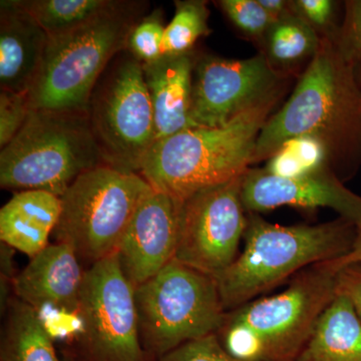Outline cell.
I'll return each mask as SVG.
<instances>
[{
    "mask_svg": "<svg viewBox=\"0 0 361 361\" xmlns=\"http://www.w3.org/2000/svg\"><path fill=\"white\" fill-rule=\"evenodd\" d=\"M303 135L326 146L330 167L342 182L360 170L361 90L355 66L341 58L329 37H322L291 96L261 130L252 165L268 160L283 142Z\"/></svg>",
    "mask_w": 361,
    "mask_h": 361,
    "instance_id": "obj_1",
    "label": "cell"
},
{
    "mask_svg": "<svg viewBox=\"0 0 361 361\" xmlns=\"http://www.w3.org/2000/svg\"><path fill=\"white\" fill-rule=\"evenodd\" d=\"M285 90L218 128H191L155 142L139 174L155 191L184 201L207 188L241 177L256 141Z\"/></svg>",
    "mask_w": 361,
    "mask_h": 361,
    "instance_id": "obj_2",
    "label": "cell"
},
{
    "mask_svg": "<svg viewBox=\"0 0 361 361\" xmlns=\"http://www.w3.org/2000/svg\"><path fill=\"white\" fill-rule=\"evenodd\" d=\"M334 260L306 268L276 295L227 311L217 336L240 361H296L320 316L336 296Z\"/></svg>",
    "mask_w": 361,
    "mask_h": 361,
    "instance_id": "obj_3",
    "label": "cell"
},
{
    "mask_svg": "<svg viewBox=\"0 0 361 361\" xmlns=\"http://www.w3.org/2000/svg\"><path fill=\"white\" fill-rule=\"evenodd\" d=\"M356 225L339 217L316 225L272 224L248 213L245 246L217 278L226 311H231L272 290L293 275L351 250Z\"/></svg>",
    "mask_w": 361,
    "mask_h": 361,
    "instance_id": "obj_4",
    "label": "cell"
},
{
    "mask_svg": "<svg viewBox=\"0 0 361 361\" xmlns=\"http://www.w3.org/2000/svg\"><path fill=\"white\" fill-rule=\"evenodd\" d=\"M142 2L118 1L90 23L49 37L30 90L32 110L87 113L90 97L108 66L127 51L142 20Z\"/></svg>",
    "mask_w": 361,
    "mask_h": 361,
    "instance_id": "obj_5",
    "label": "cell"
},
{
    "mask_svg": "<svg viewBox=\"0 0 361 361\" xmlns=\"http://www.w3.org/2000/svg\"><path fill=\"white\" fill-rule=\"evenodd\" d=\"M102 165L87 113L32 110L0 152V186L61 197L80 175Z\"/></svg>",
    "mask_w": 361,
    "mask_h": 361,
    "instance_id": "obj_6",
    "label": "cell"
},
{
    "mask_svg": "<svg viewBox=\"0 0 361 361\" xmlns=\"http://www.w3.org/2000/svg\"><path fill=\"white\" fill-rule=\"evenodd\" d=\"M135 298L142 348L157 360L217 334L227 313L217 279L176 260L135 287Z\"/></svg>",
    "mask_w": 361,
    "mask_h": 361,
    "instance_id": "obj_7",
    "label": "cell"
},
{
    "mask_svg": "<svg viewBox=\"0 0 361 361\" xmlns=\"http://www.w3.org/2000/svg\"><path fill=\"white\" fill-rule=\"evenodd\" d=\"M153 188L137 173L102 165L80 175L61 197L52 233L92 265L116 253L135 211Z\"/></svg>",
    "mask_w": 361,
    "mask_h": 361,
    "instance_id": "obj_8",
    "label": "cell"
},
{
    "mask_svg": "<svg viewBox=\"0 0 361 361\" xmlns=\"http://www.w3.org/2000/svg\"><path fill=\"white\" fill-rule=\"evenodd\" d=\"M116 58L92 92L87 115L104 164L139 174L157 141L153 106L142 63L128 51Z\"/></svg>",
    "mask_w": 361,
    "mask_h": 361,
    "instance_id": "obj_9",
    "label": "cell"
},
{
    "mask_svg": "<svg viewBox=\"0 0 361 361\" xmlns=\"http://www.w3.org/2000/svg\"><path fill=\"white\" fill-rule=\"evenodd\" d=\"M78 314L82 329L66 351L75 361H148L140 338L135 287L116 253L85 271Z\"/></svg>",
    "mask_w": 361,
    "mask_h": 361,
    "instance_id": "obj_10",
    "label": "cell"
},
{
    "mask_svg": "<svg viewBox=\"0 0 361 361\" xmlns=\"http://www.w3.org/2000/svg\"><path fill=\"white\" fill-rule=\"evenodd\" d=\"M243 176L183 201L174 260L216 279L236 260L248 224L241 198Z\"/></svg>",
    "mask_w": 361,
    "mask_h": 361,
    "instance_id": "obj_11",
    "label": "cell"
},
{
    "mask_svg": "<svg viewBox=\"0 0 361 361\" xmlns=\"http://www.w3.org/2000/svg\"><path fill=\"white\" fill-rule=\"evenodd\" d=\"M289 75L275 70L262 52L250 59L206 54L196 59L191 120L195 128H218L286 90Z\"/></svg>",
    "mask_w": 361,
    "mask_h": 361,
    "instance_id": "obj_12",
    "label": "cell"
},
{
    "mask_svg": "<svg viewBox=\"0 0 361 361\" xmlns=\"http://www.w3.org/2000/svg\"><path fill=\"white\" fill-rule=\"evenodd\" d=\"M241 198L247 213L284 206L303 210L329 208L355 225L361 222V197L344 186L331 168L297 178L277 177L263 169L250 168L242 179Z\"/></svg>",
    "mask_w": 361,
    "mask_h": 361,
    "instance_id": "obj_13",
    "label": "cell"
},
{
    "mask_svg": "<svg viewBox=\"0 0 361 361\" xmlns=\"http://www.w3.org/2000/svg\"><path fill=\"white\" fill-rule=\"evenodd\" d=\"M182 204L153 190L135 211L116 251L121 269L135 288L174 260Z\"/></svg>",
    "mask_w": 361,
    "mask_h": 361,
    "instance_id": "obj_14",
    "label": "cell"
},
{
    "mask_svg": "<svg viewBox=\"0 0 361 361\" xmlns=\"http://www.w3.org/2000/svg\"><path fill=\"white\" fill-rule=\"evenodd\" d=\"M85 271L71 246L51 244L16 274L13 293L35 311L56 307L78 312Z\"/></svg>",
    "mask_w": 361,
    "mask_h": 361,
    "instance_id": "obj_15",
    "label": "cell"
},
{
    "mask_svg": "<svg viewBox=\"0 0 361 361\" xmlns=\"http://www.w3.org/2000/svg\"><path fill=\"white\" fill-rule=\"evenodd\" d=\"M49 35L18 0L0 2V87L28 92L39 70Z\"/></svg>",
    "mask_w": 361,
    "mask_h": 361,
    "instance_id": "obj_16",
    "label": "cell"
},
{
    "mask_svg": "<svg viewBox=\"0 0 361 361\" xmlns=\"http://www.w3.org/2000/svg\"><path fill=\"white\" fill-rule=\"evenodd\" d=\"M197 56H163L142 66L151 97L156 126V142L195 128L191 120L193 73Z\"/></svg>",
    "mask_w": 361,
    "mask_h": 361,
    "instance_id": "obj_17",
    "label": "cell"
},
{
    "mask_svg": "<svg viewBox=\"0 0 361 361\" xmlns=\"http://www.w3.org/2000/svg\"><path fill=\"white\" fill-rule=\"evenodd\" d=\"M61 213L58 195L25 190L14 195L0 210V240L32 258L49 246Z\"/></svg>",
    "mask_w": 361,
    "mask_h": 361,
    "instance_id": "obj_18",
    "label": "cell"
},
{
    "mask_svg": "<svg viewBox=\"0 0 361 361\" xmlns=\"http://www.w3.org/2000/svg\"><path fill=\"white\" fill-rule=\"evenodd\" d=\"M296 361H361V320L348 298L336 294Z\"/></svg>",
    "mask_w": 361,
    "mask_h": 361,
    "instance_id": "obj_19",
    "label": "cell"
},
{
    "mask_svg": "<svg viewBox=\"0 0 361 361\" xmlns=\"http://www.w3.org/2000/svg\"><path fill=\"white\" fill-rule=\"evenodd\" d=\"M4 314L0 361H61L32 307L13 297Z\"/></svg>",
    "mask_w": 361,
    "mask_h": 361,
    "instance_id": "obj_20",
    "label": "cell"
},
{
    "mask_svg": "<svg viewBox=\"0 0 361 361\" xmlns=\"http://www.w3.org/2000/svg\"><path fill=\"white\" fill-rule=\"evenodd\" d=\"M322 44L317 32L291 13L275 21L263 39V51L275 70L289 75L292 68L311 61Z\"/></svg>",
    "mask_w": 361,
    "mask_h": 361,
    "instance_id": "obj_21",
    "label": "cell"
},
{
    "mask_svg": "<svg viewBox=\"0 0 361 361\" xmlns=\"http://www.w3.org/2000/svg\"><path fill=\"white\" fill-rule=\"evenodd\" d=\"M49 37L90 23L116 6V0H18Z\"/></svg>",
    "mask_w": 361,
    "mask_h": 361,
    "instance_id": "obj_22",
    "label": "cell"
},
{
    "mask_svg": "<svg viewBox=\"0 0 361 361\" xmlns=\"http://www.w3.org/2000/svg\"><path fill=\"white\" fill-rule=\"evenodd\" d=\"M266 161L263 170L282 178L301 177L331 168L326 146L317 137L306 135L283 142Z\"/></svg>",
    "mask_w": 361,
    "mask_h": 361,
    "instance_id": "obj_23",
    "label": "cell"
},
{
    "mask_svg": "<svg viewBox=\"0 0 361 361\" xmlns=\"http://www.w3.org/2000/svg\"><path fill=\"white\" fill-rule=\"evenodd\" d=\"M174 18L165 28L163 56H183L193 52L197 40L211 32L207 2L200 0L176 1Z\"/></svg>",
    "mask_w": 361,
    "mask_h": 361,
    "instance_id": "obj_24",
    "label": "cell"
},
{
    "mask_svg": "<svg viewBox=\"0 0 361 361\" xmlns=\"http://www.w3.org/2000/svg\"><path fill=\"white\" fill-rule=\"evenodd\" d=\"M161 11L142 16L135 25L128 39L127 51L142 65L154 63L163 56L164 25Z\"/></svg>",
    "mask_w": 361,
    "mask_h": 361,
    "instance_id": "obj_25",
    "label": "cell"
},
{
    "mask_svg": "<svg viewBox=\"0 0 361 361\" xmlns=\"http://www.w3.org/2000/svg\"><path fill=\"white\" fill-rule=\"evenodd\" d=\"M219 6L230 21L252 39L263 42L275 20L258 0H222Z\"/></svg>",
    "mask_w": 361,
    "mask_h": 361,
    "instance_id": "obj_26",
    "label": "cell"
},
{
    "mask_svg": "<svg viewBox=\"0 0 361 361\" xmlns=\"http://www.w3.org/2000/svg\"><path fill=\"white\" fill-rule=\"evenodd\" d=\"M341 58L349 65L361 63V0L344 2V16L334 40Z\"/></svg>",
    "mask_w": 361,
    "mask_h": 361,
    "instance_id": "obj_27",
    "label": "cell"
},
{
    "mask_svg": "<svg viewBox=\"0 0 361 361\" xmlns=\"http://www.w3.org/2000/svg\"><path fill=\"white\" fill-rule=\"evenodd\" d=\"M30 109L27 92H0V147L4 148L25 126Z\"/></svg>",
    "mask_w": 361,
    "mask_h": 361,
    "instance_id": "obj_28",
    "label": "cell"
},
{
    "mask_svg": "<svg viewBox=\"0 0 361 361\" xmlns=\"http://www.w3.org/2000/svg\"><path fill=\"white\" fill-rule=\"evenodd\" d=\"M338 2L332 0H294L292 13L305 20L322 37L336 39L339 26L336 25Z\"/></svg>",
    "mask_w": 361,
    "mask_h": 361,
    "instance_id": "obj_29",
    "label": "cell"
},
{
    "mask_svg": "<svg viewBox=\"0 0 361 361\" xmlns=\"http://www.w3.org/2000/svg\"><path fill=\"white\" fill-rule=\"evenodd\" d=\"M158 361H240L230 355L221 345L216 334L187 342Z\"/></svg>",
    "mask_w": 361,
    "mask_h": 361,
    "instance_id": "obj_30",
    "label": "cell"
},
{
    "mask_svg": "<svg viewBox=\"0 0 361 361\" xmlns=\"http://www.w3.org/2000/svg\"><path fill=\"white\" fill-rule=\"evenodd\" d=\"M37 312L47 334L54 341L59 339L73 343L82 332V318L78 312L56 307H44Z\"/></svg>",
    "mask_w": 361,
    "mask_h": 361,
    "instance_id": "obj_31",
    "label": "cell"
},
{
    "mask_svg": "<svg viewBox=\"0 0 361 361\" xmlns=\"http://www.w3.org/2000/svg\"><path fill=\"white\" fill-rule=\"evenodd\" d=\"M336 294L348 298L361 320V263L345 266L338 271Z\"/></svg>",
    "mask_w": 361,
    "mask_h": 361,
    "instance_id": "obj_32",
    "label": "cell"
},
{
    "mask_svg": "<svg viewBox=\"0 0 361 361\" xmlns=\"http://www.w3.org/2000/svg\"><path fill=\"white\" fill-rule=\"evenodd\" d=\"M336 263L341 269L348 265L361 263V222L356 224V235L351 250L346 255L336 259Z\"/></svg>",
    "mask_w": 361,
    "mask_h": 361,
    "instance_id": "obj_33",
    "label": "cell"
},
{
    "mask_svg": "<svg viewBox=\"0 0 361 361\" xmlns=\"http://www.w3.org/2000/svg\"><path fill=\"white\" fill-rule=\"evenodd\" d=\"M260 6L270 14L275 20H280L292 13L291 1L285 0H258Z\"/></svg>",
    "mask_w": 361,
    "mask_h": 361,
    "instance_id": "obj_34",
    "label": "cell"
},
{
    "mask_svg": "<svg viewBox=\"0 0 361 361\" xmlns=\"http://www.w3.org/2000/svg\"><path fill=\"white\" fill-rule=\"evenodd\" d=\"M355 75L356 80H357L358 85H360L361 90V63H358V65L355 66Z\"/></svg>",
    "mask_w": 361,
    "mask_h": 361,
    "instance_id": "obj_35",
    "label": "cell"
},
{
    "mask_svg": "<svg viewBox=\"0 0 361 361\" xmlns=\"http://www.w3.org/2000/svg\"><path fill=\"white\" fill-rule=\"evenodd\" d=\"M61 361H75L73 357L70 355H68L66 351L63 353V358H61Z\"/></svg>",
    "mask_w": 361,
    "mask_h": 361,
    "instance_id": "obj_36",
    "label": "cell"
}]
</instances>
